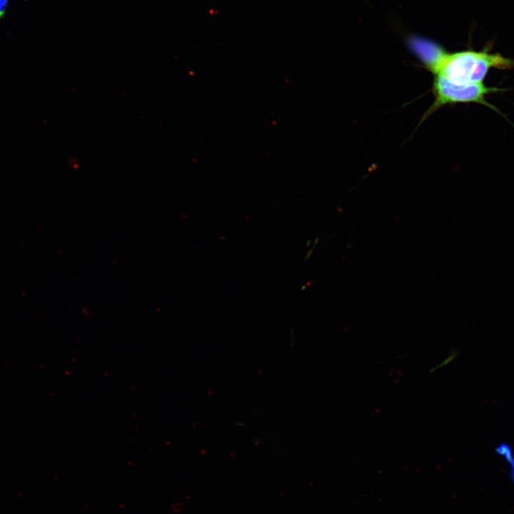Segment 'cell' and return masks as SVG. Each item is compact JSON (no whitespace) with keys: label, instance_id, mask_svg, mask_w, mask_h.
Returning a JSON list of instances; mask_svg holds the SVG:
<instances>
[{"label":"cell","instance_id":"cell-1","mask_svg":"<svg viewBox=\"0 0 514 514\" xmlns=\"http://www.w3.org/2000/svg\"><path fill=\"white\" fill-rule=\"evenodd\" d=\"M492 69H514V60L498 53L483 51H462L445 53L433 71L461 84L483 83Z\"/></svg>","mask_w":514,"mask_h":514},{"label":"cell","instance_id":"cell-2","mask_svg":"<svg viewBox=\"0 0 514 514\" xmlns=\"http://www.w3.org/2000/svg\"><path fill=\"white\" fill-rule=\"evenodd\" d=\"M502 89L486 86L483 83L461 84L442 75H435L433 82L434 101L424 115L423 119L443 106L459 103H476L495 111L498 109L486 101V96Z\"/></svg>","mask_w":514,"mask_h":514},{"label":"cell","instance_id":"cell-3","mask_svg":"<svg viewBox=\"0 0 514 514\" xmlns=\"http://www.w3.org/2000/svg\"><path fill=\"white\" fill-rule=\"evenodd\" d=\"M410 44L421 61L432 73L445 53L434 42L423 39H413Z\"/></svg>","mask_w":514,"mask_h":514},{"label":"cell","instance_id":"cell-4","mask_svg":"<svg viewBox=\"0 0 514 514\" xmlns=\"http://www.w3.org/2000/svg\"><path fill=\"white\" fill-rule=\"evenodd\" d=\"M496 453L503 456L509 465V477L514 483V454L512 448L508 443H502L495 449Z\"/></svg>","mask_w":514,"mask_h":514},{"label":"cell","instance_id":"cell-5","mask_svg":"<svg viewBox=\"0 0 514 514\" xmlns=\"http://www.w3.org/2000/svg\"><path fill=\"white\" fill-rule=\"evenodd\" d=\"M7 5L8 0H0V19L4 17Z\"/></svg>","mask_w":514,"mask_h":514}]
</instances>
